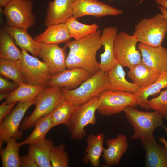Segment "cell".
<instances>
[{
	"label": "cell",
	"instance_id": "cell-1",
	"mask_svg": "<svg viewBox=\"0 0 167 167\" xmlns=\"http://www.w3.org/2000/svg\"><path fill=\"white\" fill-rule=\"evenodd\" d=\"M101 32L98 30L81 39L66 42L65 48L69 49L66 61L67 69L81 68L92 75L100 70L96 57L102 46L101 41Z\"/></svg>",
	"mask_w": 167,
	"mask_h": 167
},
{
	"label": "cell",
	"instance_id": "cell-2",
	"mask_svg": "<svg viewBox=\"0 0 167 167\" xmlns=\"http://www.w3.org/2000/svg\"><path fill=\"white\" fill-rule=\"evenodd\" d=\"M124 112L134 129V134L131 138V139H139L141 141L152 139L155 138L154 132L158 127L163 128L167 133V128L163 121V117L157 112L141 111L134 106L126 107Z\"/></svg>",
	"mask_w": 167,
	"mask_h": 167
},
{
	"label": "cell",
	"instance_id": "cell-3",
	"mask_svg": "<svg viewBox=\"0 0 167 167\" xmlns=\"http://www.w3.org/2000/svg\"><path fill=\"white\" fill-rule=\"evenodd\" d=\"M109 88L107 73L99 70L75 88L62 89L65 99L78 106L99 96Z\"/></svg>",
	"mask_w": 167,
	"mask_h": 167
},
{
	"label": "cell",
	"instance_id": "cell-4",
	"mask_svg": "<svg viewBox=\"0 0 167 167\" xmlns=\"http://www.w3.org/2000/svg\"><path fill=\"white\" fill-rule=\"evenodd\" d=\"M65 99L61 88L53 86L45 88L34 100L35 109L22 121L20 129L26 130L34 126L38 121L51 113Z\"/></svg>",
	"mask_w": 167,
	"mask_h": 167
},
{
	"label": "cell",
	"instance_id": "cell-5",
	"mask_svg": "<svg viewBox=\"0 0 167 167\" xmlns=\"http://www.w3.org/2000/svg\"><path fill=\"white\" fill-rule=\"evenodd\" d=\"M167 32V19L161 13L141 19L135 27L133 35L138 42L152 46L162 45Z\"/></svg>",
	"mask_w": 167,
	"mask_h": 167
},
{
	"label": "cell",
	"instance_id": "cell-6",
	"mask_svg": "<svg viewBox=\"0 0 167 167\" xmlns=\"http://www.w3.org/2000/svg\"><path fill=\"white\" fill-rule=\"evenodd\" d=\"M99 104V96L77 106L66 126L73 139L80 140L86 135L85 127L96 123L95 113Z\"/></svg>",
	"mask_w": 167,
	"mask_h": 167
},
{
	"label": "cell",
	"instance_id": "cell-7",
	"mask_svg": "<svg viewBox=\"0 0 167 167\" xmlns=\"http://www.w3.org/2000/svg\"><path fill=\"white\" fill-rule=\"evenodd\" d=\"M21 50V69L24 83L45 87L49 86L52 75L46 64L28 52Z\"/></svg>",
	"mask_w": 167,
	"mask_h": 167
},
{
	"label": "cell",
	"instance_id": "cell-8",
	"mask_svg": "<svg viewBox=\"0 0 167 167\" xmlns=\"http://www.w3.org/2000/svg\"><path fill=\"white\" fill-rule=\"evenodd\" d=\"M31 0H12L4 7L8 26L28 29L35 23Z\"/></svg>",
	"mask_w": 167,
	"mask_h": 167
},
{
	"label": "cell",
	"instance_id": "cell-9",
	"mask_svg": "<svg viewBox=\"0 0 167 167\" xmlns=\"http://www.w3.org/2000/svg\"><path fill=\"white\" fill-rule=\"evenodd\" d=\"M138 42L133 35L122 31L117 35L114 52L118 63L129 69L142 62L141 55L136 48Z\"/></svg>",
	"mask_w": 167,
	"mask_h": 167
},
{
	"label": "cell",
	"instance_id": "cell-10",
	"mask_svg": "<svg viewBox=\"0 0 167 167\" xmlns=\"http://www.w3.org/2000/svg\"><path fill=\"white\" fill-rule=\"evenodd\" d=\"M99 104L97 111L100 115L109 116L124 111L129 106L137 105L132 93L109 89L103 91L99 96Z\"/></svg>",
	"mask_w": 167,
	"mask_h": 167
},
{
	"label": "cell",
	"instance_id": "cell-11",
	"mask_svg": "<svg viewBox=\"0 0 167 167\" xmlns=\"http://www.w3.org/2000/svg\"><path fill=\"white\" fill-rule=\"evenodd\" d=\"M32 101L19 102L15 108L0 122V148L9 139H20L23 135L19 130L26 112L32 105Z\"/></svg>",
	"mask_w": 167,
	"mask_h": 167
},
{
	"label": "cell",
	"instance_id": "cell-12",
	"mask_svg": "<svg viewBox=\"0 0 167 167\" xmlns=\"http://www.w3.org/2000/svg\"><path fill=\"white\" fill-rule=\"evenodd\" d=\"M123 11L99 0H75L72 16L79 18L87 16L100 18L107 16H117Z\"/></svg>",
	"mask_w": 167,
	"mask_h": 167
},
{
	"label": "cell",
	"instance_id": "cell-13",
	"mask_svg": "<svg viewBox=\"0 0 167 167\" xmlns=\"http://www.w3.org/2000/svg\"><path fill=\"white\" fill-rule=\"evenodd\" d=\"M142 62L159 74L167 71V49L162 45L152 46L139 43L137 46Z\"/></svg>",
	"mask_w": 167,
	"mask_h": 167
},
{
	"label": "cell",
	"instance_id": "cell-14",
	"mask_svg": "<svg viewBox=\"0 0 167 167\" xmlns=\"http://www.w3.org/2000/svg\"><path fill=\"white\" fill-rule=\"evenodd\" d=\"M39 56L47 65L52 75L66 69L64 49L58 44L41 43Z\"/></svg>",
	"mask_w": 167,
	"mask_h": 167
},
{
	"label": "cell",
	"instance_id": "cell-15",
	"mask_svg": "<svg viewBox=\"0 0 167 167\" xmlns=\"http://www.w3.org/2000/svg\"><path fill=\"white\" fill-rule=\"evenodd\" d=\"M118 33V28L114 27L104 28L101 32V41L104 52L100 55V70L107 72L118 62L114 55V42Z\"/></svg>",
	"mask_w": 167,
	"mask_h": 167
},
{
	"label": "cell",
	"instance_id": "cell-16",
	"mask_svg": "<svg viewBox=\"0 0 167 167\" xmlns=\"http://www.w3.org/2000/svg\"><path fill=\"white\" fill-rule=\"evenodd\" d=\"M92 75L81 68H66L60 73L52 75L49 86L73 89L79 86Z\"/></svg>",
	"mask_w": 167,
	"mask_h": 167
},
{
	"label": "cell",
	"instance_id": "cell-17",
	"mask_svg": "<svg viewBox=\"0 0 167 167\" xmlns=\"http://www.w3.org/2000/svg\"><path fill=\"white\" fill-rule=\"evenodd\" d=\"M75 0H54L48 5L45 24L49 25L64 23L72 16Z\"/></svg>",
	"mask_w": 167,
	"mask_h": 167
},
{
	"label": "cell",
	"instance_id": "cell-18",
	"mask_svg": "<svg viewBox=\"0 0 167 167\" xmlns=\"http://www.w3.org/2000/svg\"><path fill=\"white\" fill-rule=\"evenodd\" d=\"M106 142L108 148H104L102 155L105 165L109 167L118 165L128 148L127 137L120 134L115 138L107 139Z\"/></svg>",
	"mask_w": 167,
	"mask_h": 167
},
{
	"label": "cell",
	"instance_id": "cell-19",
	"mask_svg": "<svg viewBox=\"0 0 167 167\" xmlns=\"http://www.w3.org/2000/svg\"><path fill=\"white\" fill-rule=\"evenodd\" d=\"M146 153L148 167H167V147L157 143L155 138L141 141Z\"/></svg>",
	"mask_w": 167,
	"mask_h": 167
},
{
	"label": "cell",
	"instance_id": "cell-20",
	"mask_svg": "<svg viewBox=\"0 0 167 167\" xmlns=\"http://www.w3.org/2000/svg\"><path fill=\"white\" fill-rule=\"evenodd\" d=\"M4 29L21 49L29 52L35 57L39 56L41 43L33 38L28 33L27 29L8 26Z\"/></svg>",
	"mask_w": 167,
	"mask_h": 167
},
{
	"label": "cell",
	"instance_id": "cell-21",
	"mask_svg": "<svg viewBox=\"0 0 167 167\" xmlns=\"http://www.w3.org/2000/svg\"><path fill=\"white\" fill-rule=\"evenodd\" d=\"M104 134L103 133L89 135L87 138V146L82 160L84 163H90L94 167L100 166V158L104 148Z\"/></svg>",
	"mask_w": 167,
	"mask_h": 167
},
{
	"label": "cell",
	"instance_id": "cell-22",
	"mask_svg": "<svg viewBox=\"0 0 167 167\" xmlns=\"http://www.w3.org/2000/svg\"><path fill=\"white\" fill-rule=\"evenodd\" d=\"M107 73L109 80V90L133 93L139 88L136 84L126 79L123 66L119 63Z\"/></svg>",
	"mask_w": 167,
	"mask_h": 167
},
{
	"label": "cell",
	"instance_id": "cell-23",
	"mask_svg": "<svg viewBox=\"0 0 167 167\" xmlns=\"http://www.w3.org/2000/svg\"><path fill=\"white\" fill-rule=\"evenodd\" d=\"M42 33L35 36L37 41L45 44H56L66 42L71 38L65 23L53 24L47 27Z\"/></svg>",
	"mask_w": 167,
	"mask_h": 167
},
{
	"label": "cell",
	"instance_id": "cell-24",
	"mask_svg": "<svg viewBox=\"0 0 167 167\" xmlns=\"http://www.w3.org/2000/svg\"><path fill=\"white\" fill-rule=\"evenodd\" d=\"M160 74L141 62L130 69L128 75L132 82L140 88L153 83Z\"/></svg>",
	"mask_w": 167,
	"mask_h": 167
},
{
	"label": "cell",
	"instance_id": "cell-25",
	"mask_svg": "<svg viewBox=\"0 0 167 167\" xmlns=\"http://www.w3.org/2000/svg\"><path fill=\"white\" fill-rule=\"evenodd\" d=\"M50 139L44 140L29 145L28 154L40 167H52L50 159V153L54 146Z\"/></svg>",
	"mask_w": 167,
	"mask_h": 167
},
{
	"label": "cell",
	"instance_id": "cell-26",
	"mask_svg": "<svg viewBox=\"0 0 167 167\" xmlns=\"http://www.w3.org/2000/svg\"><path fill=\"white\" fill-rule=\"evenodd\" d=\"M167 88V71L160 74L157 79L152 84L140 88L132 93L137 105L147 109L148 98L150 96L158 93L161 90Z\"/></svg>",
	"mask_w": 167,
	"mask_h": 167
},
{
	"label": "cell",
	"instance_id": "cell-27",
	"mask_svg": "<svg viewBox=\"0 0 167 167\" xmlns=\"http://www.w3.org/2000/svg\"><path fill=\"white\" fill-rule=\"evenodd\" d=\"M6 147L0 148V155L3 167H19L21 166V157L19 150L21 145L17 139L11 138L6 142Z\"/></svg>",
	"mask_w": 167,
	"mask_h": 167
},
{
	"label": "cell",
	"instance_id": "cell-28",
	"mask_svg": "<svg viewBox=\"0 0 167 167\" xmlns=\"http://www.w3.org/2000/svg\"><path fill=\"white\" fill-rule=\"evenodd\" d=\"M45 87L23 83L10 92L6 101L7 103L33 100Z\"/></svg>",
	"mask_w": 167,
	"mask_h": 167
},
{
	"label": "cell",
	"instance_id": "cell-29",
	"mask_svg": "<svg viewBox=\"0 0 167 167\" xmlns=\"http://www.w3.org/2000/svg\"><path fill=\"white\" fill-rule=\"evenodd\" d=\"M0 57L13 61L21 60L22 54L16 46L14 40L4 29L0 35Z\"/></svg>",
	"mask_w": 167,
	"mask_h": 167
},
{
	"label": "cell",
	"instance_id": "cell-30",
	"mask_svg": "<svg viewBox=\"0 0 167 167\" xmlns=\"http://www.w3.org/2000/svg\"><path fill=\"white\" fill-rule=\"evenodd\" d=\"M32 133L25 139L20 142L21 145H30L42 141L45 138L48 132L52 128L51 113L41 118L35 124Z\"/></svg>",
	"mask_w": 167,
	"mask_h": 167
},
{
	"label": "cell",
	"instance_id": "cell-31",
	"mask_svg": "<svg viewBox=\"0 0 167 167\" xmlns=\"http://www.w3.org/2000/svg\"><path fill=\"white\" fill-rule=\"evenodd\" d=\"M73 16L64 23L71 38L78 40L91 34L98 30L99 26L95 23L87 24L79 22Z\"/></svg>",
	"mask_w": 167,
	"mask_h": 167
},
{
	"label": "cell",
	"instance_id": "cell-32",
	"mask_svg": "<svg viewBox=\"0 0 167 167\" xmlns=\"http://www.w3.org/2000/svg\"><path fill=\"white\" fill-rule=\"evenodd\" d=\"M0 74L1 75L19 85L24 83L21 60L13 61L0 58Z\"/></svg>",
	"mask_w": 167,
	"mask_h": 167
},
{
	"label": "cell",
	"instance_id": "cell-33",
	"mask_svg": "<svg viewBox=\"0 0 167 167\" xmlns=\"http://www.w3.org/2000/svg\"><path fill=\"white\" fill-rule=\"evenodd\" d=\"M77 106L65 99L50 113L53 128L61 124L66 125Z\"/></svg>",
	"mask_w": 167,
	"mask_h": 167
},
{
	"label": "cell",
	"instance_id": "cell-34",
	"mask_svg": "<svg viewBox=\"0 0 167 167\" xmlns=\"http://www.w3.org/2000/svg\"><path fill=\"white\" fill-rule=\"evenodd\" d=\"M65 145L62 144L53 146L50 155V160L53 167H69L68 155L65 151Z\"/></svg>",
	"mask_w": 167,
	"mask_h": 167
},
{
	"label": "cell",
	"instance_id": "cell-35",
	"mask_svg": "<svg viewBox=\"0 0 167 167\" xmlns=\"http://www.w3.org/2000/svg\"><path fill=\"white\" fill-rule=\"evenodd\" d=\"M148 109L167 118V89L161 92L157 96L148 100L147 109Z\"/></svg>",
	"mask_w": 167,
	"mask_h": 167
},
{
	"label": "cell",
	"instance_id": "cell-36",
	"mask_svg": "<svg viewBox=\"0 0 167 167\" xmlns=\"http://www.w3.org/2000/svg\"><path fill=\"white\" fill-rule=\"evenodd\" d=\"M19 85L15 82L10 81L8 79L0 75V92H11L16 89Z\"/></svg>",
	"mask_w": 167,
	"mask_h": 167
},
{
	"label": "cell",
	"instance_id": "cell-37",
	"mask_svg": "<svg viewBox=\"0 0 167 167\" xmlns=\"http://www.w3.org/2000/svg\"><path fill=\"white\" fill-rule=\"evenodd\" d=\"M17 102L7 103L6 101L0 105V122L13 110Z\"/></svg>",
	"mask_w": 167,
	"mask_h": 167
},
{
	"label": "cell",
	"instance_id": "cell-38",
	"mask_svg": "<svg viewBox=\"0 0 167 167\" xmlns=\"http://www.w3.org/2000/svg\"><path fill=\"white\" fill-rule=\"evenodd\" d=\"M21 167H38L35 161L29 155H24L21 157Z\"/></svg>",
	"mask_w": 167,
	"mask_h": 167
},
{
	"label": "cell",
	"instance_id": "cell-39",
	"mask_svg": "<svg viewBox=\"0 0 167 167\" xmlns=\"http://www.w3.org/2000/svg\"><path fill=\"white\" fill-rule=\"evenodd\" d=\"M157 6L160 11L163 15L167 19V9L164 7L159 5Z\"/></svg>",
	"mask_w": 167,
	"mask_h": 167
},
{
	"label": "cell",
	"instance_id": "cell-40",
	"mask_svg": "<svg viewBox=\"0 0 167 167\" xmlns=\"http://www.w3.org/2000/svg\"><path fill=\"white\" fill-rule=\"evenodd\" d=\"M156 2L167 9V0H156Z\"/></svg>",
	"mask_w": 167,
	"mask_h": 167
},
{
	"label": "cell",
	"instance_id": "cell-41",
	"mask_svg": "<svg viewBox=\"0 0 167 167\" xmlns=\"http://www.w3.org/2000/svg\"><path fill=\"white\" fill-rule=\"evenodd\" d=\"M12 0H0V8H4Z\"/></svg>",
	"mask_w": 167,
	"mask_h": 167
},
{
	"label": "cell",
	"instance_id": "cell-42",
	"mask_svg": "<svg viewBox=\"0 0 167 167\" xmlns=\"http://www.w3.org/2000/svg\"><path fill=\"white\" fill-rule=\"evenodd\" d=\"M10 93L8 92H0V101H2L4 99H6L9 95Z\"/></svg>",
	"mask_w": 167,
	"mask_h": 167
},
{
	"label": "cell",
	"instance_id": "cell-43",
	"mask_svg": "<svg viewBox=\"0 0 167 167\" xmlns=\"http://www.w3.org/2000/svg\"><path fill=\"white\" fill-rule=\"evenodd\" d=\"M109 1H110V2H112V0H109Z\"/></svg>",
	"mask_w": 167,
	"mask_h": 167
}]
</instances>
